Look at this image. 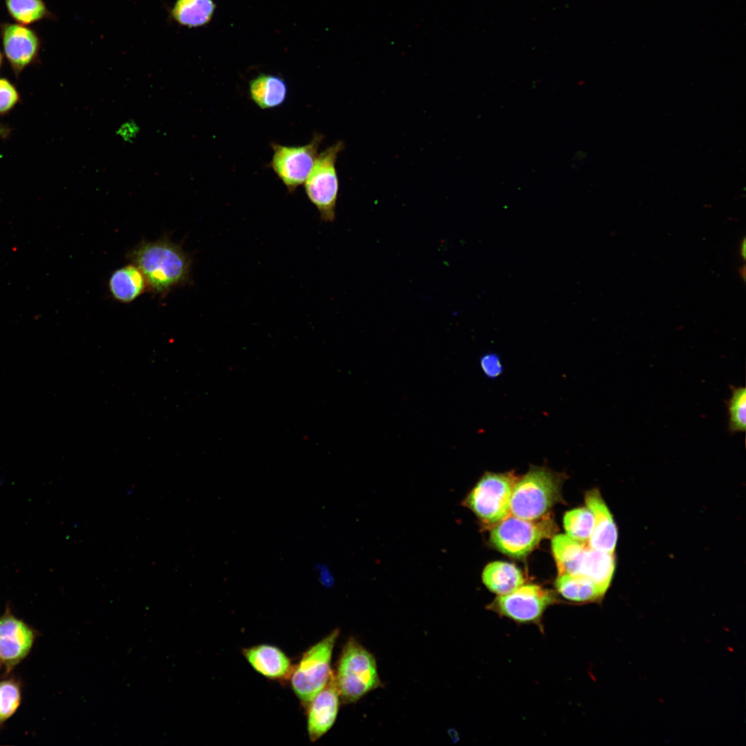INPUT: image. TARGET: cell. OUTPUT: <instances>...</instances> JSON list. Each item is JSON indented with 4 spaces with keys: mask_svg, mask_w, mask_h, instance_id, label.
<instances>
[{
    "mask_svg": "<svg viewBox=\"0 0 746 746\" xmlns=\"http://www.w3.org/2000/svg\"><path fill=\"white\" fill-rule=\"evenodd\" d=\"M140 131L141 128L138 123L133 119H129L122 122L115 133L123 142L131 144L137 138Z\"/></svg>",
    "mask_w": 746,
    "mask_h": 746,
    "instance_id": "83f0119b",
    "label": "cell"
},
{
    "mask_svg": "<svg viewBox=\"0 0 746 746\" xmlns=\"http://www.w3.org/2000/svg\"><path fill=\"white\" fill-rule=\"evenodd\" d=\"M553 533V524L549 519L530 521L510 513L493 527L490 540L502 553L521 559Z\"/></svg>",
    "mask_w": 746,
    "mask_h": 746,
    "instance_id": "52a82bcc",
    "label": "cell"
},
{
    "mask_svg": "<svg viewBox=\"0 0 746 746\" xmlns=\"http://www.w3.org/2000/svg\"><path fill=\"white\" fill-rule=\"evenodd\" d=\"M553 593L538 585H522L515 591L498 595L489 608L517 622H535L554 602Z\"/></svg>",
    "mask_w": 746,
    "mask_h": 746,
    "instance_id": "9c48e42d",
    "label": "cell"
},
{
    "mask_svg": "<svg viewBox=\"0 0 746 746\" xmlns=\"http://www.w3.org/2000/svg\"><path fill=\"white\" fill-rule=\"evenodd\" d=\"M9 133H10L9 128H8L7 127H6V126H3V125H1L0 124V137H3V138H5L9 135Z\"/></svg>",
    "mask_w": 746,
    "mask_h": 746,
    "instance_id": "f1b7e54d",
    "label": "cell"
},
{
    "mask_svg": "<svg viewBox=\"0 0 746 746\" xmlns=\"http://www.w3.org/2000/svg\"><path fill=\"white\" fill-rule=\"evenodd\" d=\"M242 655L251 667L269 680H289L294 666L289 657L278 647L261 644L245 648Z\"/></svg>",
    "mask_w": 746,
    "mask_h": 746,
    "instance_id": "7c38bea8",
    "label": "cell"
},
{
    "mask_svg": "<svg viewBox=\"0 0 746 746\" xmlns=\"http://www.w3.org/2000/svg\"><path fill=\"white\" fill-rule=\"evenodd\" d=\"M344 146L342 141H338L318 153L304 183L306 195L316 207L323 222H332L336 217L339 189L336 163Z\"/></svg>",
    "mask_w": 746,
    "mask_h": 746,
    "instance_id": "8992f818",
    "label": "cell"
},
{
    "mask_svg": "<svg viewBox=\"0 0 746 746\" xmlns=\"http://www.w3.org/2000/svg\"><path fill=\"white\" fill-rule=\"evenodd\" d=\"M563 475L546 467L531 466L516 480L510 499V514L534 521L543 518L561 498Z\"/></svg>",
    "mask_w": 746,
    "mask_h": 746,
    "instance_id": "7a4b0ae2",
    "label": "cell"
},
{
    "mask_svg": "<svg viewBox=\"0 0 746 746\" xmlns=\"http://www.w3.org/2000/svg\"><path fill=\"white\" fill-rule=\"evenodd\" d=\"M341 698L334 671L326 685L306 706L307 730L311 742H316L334 725L338 712Z\"/></svg>",
    "mask_w": 746,
    "mask_h": 746,
    "instance_id": "8fae6325",
    "label": "cell"
},
{
    "mask_svg": "<svg viewBox=\"0 0 746 746\" xmlns=\"http://www.w3.org/2000/svg\"><path fill=\"white\" fill-rule=\"evenodd\" d=\"M614 571L613 553L596 550L587 546L578 575L588 577L606 593Z\"/></svg>",
    "mask_w": 746,
    "mask_h": 746,
    "instance_id": "d6986e66",
    "label": "cell"
},
{
    "mask_svg": "<svg viewBox=\"0 0 746 746\" xmlns=\"http://www.w3.org/2000/svg\"><path fill=\"white\" fill-rule=\"evenodd\" d=\"M334 677L344 704L356 702L383 685L374 656L354 638L344 645Z\"/></svg>",
    "mask_w": 746,
    "mask_h": 746,
    "instance_id": "3957f363",
    "label": "cell"
},
{
    "mask_svg": "<svg viewBox=\"0 0 746 746\" xmlns=\"http://www.w3.org/2000/svg\"><path fill=\"white\" fill-rule=\"evenodd\" d=\"M339 630L334 629L311 646L294 666L289 678L292 689L305 707L326 685L332 670L331 660Z\"/></svg>",
    "mask_w": 746,
    "mask_h": 746,
    "instance_id": "277c9868",
    "label": "cell"
},
{
    "mask_svg": "<svg viewBox=\"0 0 746 746\" xmlns=\"http://www.w3.org/2000/svg\"><path fill=\"white\" fill-rule=\"evenodd\" d=\"M10 17L19 24L30 25L54 15L44 0H4Z\"/></svg>",
    "mask_w": 746,
    "mask_h": 746,
    "instance_id": "7402d4cb",
    "label": "cell"
},
{
    "mask_svg": "<svg viewBox=\"0 0 746 746\" xmlns=\"http://www.w3.org/2000/svg\"><path fill=\"white\" fill-rule=\"evenodd\" d=\"M19 94L6 78L0 77V115L10 112L19 102Z\"/></svg>",
    "mask_w": 746,
    "mask_h": 746,
    "instance_id": "484cf974",
    "label": "cell"
},
{
    "mask_svg": "<svg viewBox=\"0 0 746 746\" xmlns=\"http://www.w3.org/2000/svg\"><path fill=\"white\" fill-rule=\"evenodd\" d=\"M249 93L251 99L261 109H270L282 105L287 95L285 81L276 75L261 73L250 80Z\"/></svg>",
    "mask_w": 746,
    "mask_h": 746,
    "instance_id": "2e32d148",
    "label": "cell"
},
{
    "mask_svg": "<svg viewBox=\"0 0 746 746\" xmlns=\"http://www.w3.org/2000/svg\"><path fill=\"white\" fill-rule=\"evenodd\" d=\"M563 522L568 537L588 544L594 528V516L588 508H578L566 512Z\"/></svg>",
    "mask_w": 746,
    "mask_h": 746,
    "instance_id": "603a6c76",
    "label": "cell"
},
{
    "mask_svg": "<svg viewBox=\"0 0 746 746\" xmlns=\"http://www.w3.org/2000/svg\"><path fill=\"white\" fill-rule=\"evenodd\" d=\"M20 700L18 687L10 681L0 682V722L10 716Z\"/></svg>",
    "mask_w": 746,
    "mask_h": 746,
    "instance_id": "d4e9b609",
    "label": "cell"
},
{
    "mask_svg": "<svg viewBox=\"0 0 746 746\" xmlns=\"http://www.w3.org/2000/svg\"><path fill=\"white\" fill-rule=\"evenodd\" d=\"M33 633L23 622L8 615L0 619V659L8 665L17 663L29 652Z\"/></svg>",
    "mask_w": 746,
    "mask_h": 746,
    "instance_id": "5bb4252c",
    "label": "cell"
},
{
    "mask_svg": "<svg viewBox=\"0 0 746 746\" xmlns=\"http://www.w3.org/2000/svg\"><path fill=\"white\" fill-rule=\"evenodd\" d=\"M480 366L484 374L490 379L498 377L504 370L499 356L492 352L484 354L480 358Z\"/></svg>",
    "mask_w": 746,
    "mask_h": 746,
    "instance_id": "4316f807",
    "label": "cell"
},
{
    "mask_svg": "<svg viewBox=\"0 0 746 746\" xmlns=\"http://www.w3.org/2000/svg\"><path fill=\"white\" fill-rule=\"evenodd\" d=\"M216 9L213 0H177L171 10L173 18L189 28L203 26L212 19Z\"/></svg>",
    "mask_w": 746,
    "mask_h": 746,
    "instance_id": "ffe728a7",
    "label": "cell"
},
{
    "mask_svg": "<svg viewBox=\"0 0 746 746\" xmlns=\"http://www.w3.org/2000/svg\"><path fill=\"white\" fill-rule=\"evenodd\" d=\"M482 580L490 591L498 595L511 593L524 582L523 574L516 566L500 561L491 562L484 568Z\"/></svg>",
    "mask_w": 746,
    "mask_h": 746,
    "instance_id": "ac0fdd59",
    "label": "cell"
},
{
    "mask_svg": "<svg viewBox=\"0 0 746 746\" xmlns=\"http://www.w3.org/2000/svg\"><path fill=\"white\" fill-rule=\"evenodd\" d=\"M127 257L142 271L148 289L157 294L166 295L189 280L191 258L180 245L166 237L142 240Z\"/></svg>",
    "mask_w": 746,
    "mask_h": 746,
    "instance_id": "6da1fadb",
    "label": "cell"
},
{
    "mask_svg": "<svg viewBox=\"0 0 746 746\" xmlns=\"http://www.w3.org/2000/svg\"><path fill=\"white\" fill-rule=\"evenodd\" d=\"M587 546L566 534L553 537L551 546L559 575H579Z\"/></svg>",
    "mask_w": 746,
    "mask_h": 746,
    "instance_id": "e0dca14e",
    "label": "cell"
},
{
    "mask_svg": "<svg viewBox=\"0 0 746 746\" xmlns=\"http://www.w3.org/2000/svg\"><path fill=\"white\" fill-rule=\"evenodd\" d=\"M731 396L727 402L729 414V430L731 433L744 432L746 428V389L731 386Z\"/></svg>",
    "mask_w": 746,
    "mask_h": 746,
    "instance_id": "cb8c5ba5",
    "label": "cell"
},
{
    "mask_svg": "<svg viewBox=\"0 0 746 746\" xmlns=\"http://www.w3.org/2000/svg\"><path fill=\"white\" fill-rule=\"evenodd\" d=\"M2 62H3V57H2V55H1V53L0 52V68H1V65H2Z\"/></svg>",
    "mask_w": 746,
    "mask_h": 746,
    "instance_id": "4dcf8cb0",
    "label": "cell"
},
{
    "mask_svg": "<svg viewBox=\"0 0 746 746\" xmlns=\"http://www.w3.org/2000/svg\"><path fill=\"white\" fill-rule=\"evenodd\" d=\"M585 502L594 516V528L588 546L613 553L618 539V529L599 490L593 489L588 491L585 495Z\"/></svg>",
    "mask_w": 746,
    "mask_h": 746,
    "instance_id": "4fadbf2b",
    "label": "cell"
},
{
    "mask_svg": "<svg viewBox=\"0 0 746 746\" xmlns=\"http://www.w3.org/2000/svg\"><path fill=\"white\" fill-rule=\"evenodd\" d=\"M323 139L322 135L316 133L305 145L271 144L273 155L270 166L289 192L305 183L314 165Z\"/></svg>",
    "mask_w": 746,
    "mask_h": 746,
    "instance_id": "ba28073f",
    "label": "cell"
},
{
    "mask_svg": "<svg viewBox=\"0 0 746 746\" xmlns=\"http://www.w3.org/2000/svg\"><path fill=\"white\" fill-rule=\"evenodd\" d=\"M745 249H746L745 240L743 239V240L742 241V243L740 245V255L743 256V258H745Z\"/></svg>",
    "mask_w": 746,
    "mask_h": 746,
    "instance_id": "f546056e",
    "label": "cell"
},
{
    "mask_svg": "<svg viewBox=\"0 0 746 746\" xmlns=\"http://www.w3.org/2000/svg\"><path fill=\"white\" fill-rule=\"evenodd\" d=\"M516 478L511 472H486L470 491L462 504L482 522L497 524L510 513Z\"/></svg>",
    "mask_w": 746,
    "mask_h": 746,
    "instance_id": "5b68a950",
    "label": "cell"
},
{
    "mask_svg": "<svg viewBox=\"0 0 746 746\" xmlns=\"http://www.w3.org/2000/svg\"><path fill=\"white\" fill-rule=\"evenodd\" d=\"M112 297L122 303H129L142 294L148 285L139 268L134 264L116 269L108 280Z\"/></svg>",
    "mask_w": 746,
    "mask_h": 746,
    "instance_id": "9a60e30c",
    "label": "cell"
},
{
    "mask_svg": "<svg viewBox=\"0 0 746 746\" xmlns=\"http://www.w3.org/2000/svg\"><path fill=\"white\" fill-rule=\"evenodd\" d=\"M555 585L564 598L577 602L595 601L605 593L592 580L582 575H558Z\"/></svg>",
    "mask_w": 746,
    "mask_h": 746,
    "instance_id": "44dd1931",
    "label": "cell"
},
{
    "mask_svg": "<svg viewBox=\"0 0 746 746\" xmlns=\"http://www.w3.org/2000/svg\"><path fill=\"white\" fill-rule=\"evenodd\" d=\"M0 37L5 57L16 77L38 61L41 41L34 29L19 23H1Z\"/></svg>",
    "mask_w": 746,
    "mask_h": 746,
    "instance_id": "30bf717a",
    "label": "cell"
}]
</instances>
